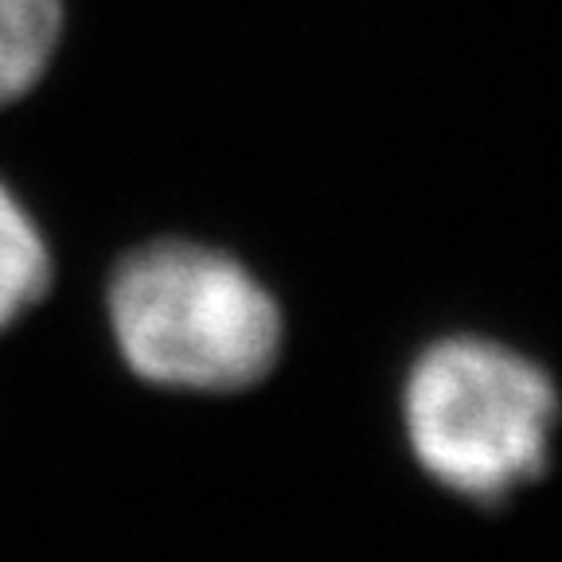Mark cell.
Instances as JSON below:
<instances>
[{"label": "cell", "instance_id": "obj_1", "mask_svg": "<svg viewBox=\"0 0 562 562\" xmlns=\"http://www.w3.org/2000/svg\"><path fill=\"white\" fill-rule=\"evenodd\" d=\"M110 333L145 383L172 391H246L281 356V308L238 258L160 238L117 262L105 290Z\"/></svg>", "mask_w": 562, "mask_h": 562}, {"label": "cell", "instance_id": "obj_2", "mask_svg": "<svg viewBox=\"0 0 562 562\" xmlns=\"http://www.w3.org/2000/svg\"><path fill=\"white\" fill-rule=\"evenodd\" d=\"M403 418L418 465L441 488L496 504L536 481L551 461L559 391L524 351L453 336L414 360Z\"/></svg>", "mask_w": 562, "mask_h": 562}, {"label": "cell", "instance_id": "obj_3", "mask_svg": "<svg viewBox=\"0 0 562 562\" xmlns=\"http://www.w3.org/2000/svg\"><path fill=\"white\" fill-rule=\"evenodd\" d=\"M52 285V250L40 235L35 220L12 188L0 180V333L16 325L20 316Z\"/></svg>", "mask_w": 562, "mask_h": 562}, {"label": "cell", "instance_id": "obj_4", "mask_svg": "<svg viewBox=\"0 0 562 562\" xmlns=\"http://www.w3.org/2000/svg\"><path fill=\"white\" fill-rule=\"evenodd\" d=\"M59 35V0H0V105L24 98L44 79Z\"/></svg>", "mask_w": 562, "mask_h": 562}]
</instances>
